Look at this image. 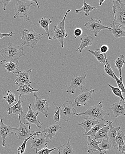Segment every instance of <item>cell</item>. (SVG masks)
Here are the masks:
<instances>
[{
    "label": "cell",
    "mask_w": 125,
    "mask_h": 154,
    "mask_svg": "<svg viewBox=\"0 0 125 154\" xmlns=\"http://www.w3.org/2000/svg\"><path fill=\"white\" fill-rule=\"evenodd\" d=\"M24 45H16L11 42L8 43L7 47L0 50V55L3 58L0 61L5 62H12L18 65L20 57L25 56L23 52Z\"/></svg>",
    "instance_id": "6da1fadb"
},
{
    "label": "cell",
    "mask_w": 125,
    "mask_h": 154,
    "mask_svg": "<svg viewBox=\"0 0 125 154\" xmlns=\"http://www.w3.org/2000/svg\"><path fill=\"white\" fill-rule=\"evenodd\" d=\"M112 10L114 18L112 23L115 26L125 27V4L123 1H113Z\"/></svg>",
    "instance_id": "7a4b0ae2"
},
{
    "label": "cell",
    "mask_w": 125,
    "mask_h": 154,
    "mask_svg": "<svg viewBox=\"0 0 125 154\" xmlns=\"http://www.w3.org/2000/svg\"><path fill=\"white\" fill-rule=\"evenodd\" d=\"M43 35V34H40L36 32L32 29L30 30L24 29L21 39L22 45H27L31 48H33L42 38Z\"/></svg>",
    "instance_id": "3957f363"
},
{
    "label": "cell",
    "mask_w": 125,
    "mask_h": 154,
    "mask_svg": "<svg viewBox=\"0 0 125 154\" xmlns=\"http://www.w3.org/2000/svg\"><path fill=\"white\" fill-rule=\"evenodd\" d=\"M103 105L101 102H99L97 105H94L90 107L86 111L83 113H76V116H86L90 118L96 119L99 120H103L104 116L108 117L110 116V114L108 112L104 111L102 109Z\"/></svg>",
    "instance_id": "277c9868"
},
{
    "label": "cell",
    "mask_w": 125,
    "mask_h": 154,
    "mask_svg": "<svg viewBox=\"0 0 125 154\" xmlns=\"http://www.w3.org/2000/svg\"><path fill=\"white\" fill-rule=\"evenodd\" d=\"M71 9H69L66 12L65 16L60 23H59L56 26L54 27V36L53 39L54 40H58L60 43L62 48L64 47V39L68 36L65 29V21L66 17L69 13L71 12Z\"/></svg>",
    "instance_id": "5b68a950"
},
{
    "label": "cell",
    "mask_w": 125,
    "mask_h": 154,
    "mask_svg": "<svg viewBox=\"0 0 125 154\" xmlns=\"http://www.w3.org/2000/svg\"><path fill=\"white\" fill-rule=\"evenodd\" d=\"M32 4V3H27L22 1L17 0L14 7V18L21 17L24 21H28L30 20L29 15L30 8Z\"/></svg>",
    "instance_id": "8992f818"
},
{
    "label": "cell",
    "mask_w": 125,
    "mask_h": 154,
    "mask_svg": "<svg viewBox=\"0 0 125 154\" xmlns=\"http://www.w3.org/2000/svg\"><path fill=\"white\" fill-rule=\"evenodd\" d=\"M19 119L20 125L18 128H13L14 130H15L14 135L18 136L19 140L20 141L25 140L29 137L35 131L31 130L30 125L29 123H22L20 115H18Z\"/></svg>",
    "instance_id": "52a82bcc"
},
{
    "label": "cell",
    "mask_w": 125,
    "mask_h": 154,
    "mask_svg": "<svg viewBox=\"0 0 125 154\" xmlns=\"http://www.w3.org/2000/svg\"><path fill=\"white\" fill-rule=\"evenodd\" d=\"M86 74L85 72L80 75H75L72 78L70 83L68 85V86L66 88V92L74 94L75 90L78 88H81V91H83L82 87L86 83Z\"/></svg>",
    "instance_id": "ba28073f"
},
{
    "label": "cell",
    "mask_w": 125,
    "mask_h": 154,
    "mask_svg": "<svg viewBox=\"0 0 125 154\" xmlns=\"http://www.w3.org/2000/svg\"><path fill=\"white\" fill-rule=\"evenodd\" d=\"M77 113L75 109L74 105L71 101L65 102L62 106H60L59 110L60 118L64 121H68L73 116Z\"/></svg>",
    "instance_id": "9c48e42d"
},
{
    "label": "cell",
    "mask_w": 125,
    "mask_h": 154,
    "mask_svg": "<svg viewBox=\"0 0 125 154\" xmlns=\"http://www.w3.org/2000/svg\"><path fill=\"white\" fill-rule=\"evenodd\" d=\"M85 27L87 28L96 37H97L98 34L103 29H111V28L106 26L102 24L101 20L98 19H94L91 18L87 23L84 25Z\"/></svg>",
    "instance_id": "30bf717a"
},
{
    "label": "cell",
    "mask_w": 125,
    "mask_h": 154,
    "mask_svg": "<svg viewBox=\"0 0 125 154\" xmlns=\"http://www.w3.org/2000/svg\"><path fill=\"white\" fill-rule=\"evenodd\" d=\"M46 133H45L44 135L43 133H41L33 136L32 139L29 140L31 144V148L35 149L36 152L43 148H47L48 141L46 138Z\"/></svg>",
    "instance_id": "8fae6325"
},
{
    "label": "cell",
    "mask_w": 125,
    "mask_h": 154,
    "mask_svg": "<svg viewBox=\"0 0 125 154\" xmlns=\"http://www.w3.org/2000/svg\"><path fill=\"white\" fill-rule=\"evenodd\" d=\"M32 93L35 97L33 109L43 114L45 118H47L48 115V110L49 109V105L47 103V100L39 97L34 92Z\"/></svg>",
    "instance_id": "7c38bea8"
},
{
    "label": "cell",
    "mask_w": 125,
    "mask_h": 154,
    "mask_svg": "<svg viewBox=\"0 0 125 154\" xmlns=\"http://www.w3.org/2000/svg\"><path fill=\"white\" fill-rule=\"evenodd\" d=\"M32 72V69H29V70H24L21 72L20 71L17 74V78L15 81V85L18 86L27 85L31 88H33L30 85L32 82L30 81V75Z\"/></svg>",
    "instance_id": "4fadbf2b"
},
{
    "label": "cell",
    "mask_w": 125,
    "mask_h": 154,
    "mask_svg": "<svg viewBox=\"0 0 125 154\" xmlns=\"http://www.w3.org/2000/svg\"><path fill=\"white\" fill-rule=\"evenodd\" d=\"M39 115L38 112H33L32 109V104H30L28 108L27 113L24 116V118L25 120L28 121V123L30 124L35 125L39 128H41L42 124L37 119V117Z\"/></svg>",
    "instance_id": "5bb4252c"
},
{
    "label": "cell",
    "mask_w": 125,
    "mask_h": 154,
    "mask_svg": "<svg viewBox=\"0 0 125 154\" xmlns=\"http://www.w3.org/2000/svg\"><path fill=\"white\" fill-rule=\"evenodd\" d=\"M102 140L99 141H97L96 140H92L90 136H87V153H92L98 151L100 154H105L107 153V152L102 150L99 147V144L101 143Z\"/></svg>",
    "instance_id": "9a60e30c"
},
{
    "label": "cell",
    "mask_w": 125,
    "mask_h": 154,
    "mask_svg": "<svg viewBox=\"0 0 125 154\" xmlns=\"http://www.w3.org/2000/svg\"><path fill=\"white\" fill-rule=\"evenodd\" d=\"M100 120L96 119L87 117L83 119L78 123V125L81 126L85 130L84 134H87L93 127L99 123Z\"/></svg>",
    "instance_id": "2e32d148"
},
{
    "label": "cell",
    "mask_w": 125,
    "mask_h": 154,
    "mask_svg": "<svg viewBox=\"0 0 125 154\" xmlns=\"http://www.w3.org/2000/svg\"><path fill=\"white\" fill-rule=\"evenodd\" d=\"M13 130L12 127L5 125L2 119H1L0 136H1L2 138V146L3 147L5 146L6 137L14 134V133L12 131Z\"/></svg>",
    "instance_id": "e0dca14e"
},
{
    "label": "cell",
    "mask_w": 125,
    "mask_h": 154,
    "mask_svg": "<svg viewBox=\"0 0 125 154\" xmlns=\"http://www.w3.org/2000/svg\"><path fill=\"white\" fill-rule=\"evenodd\" d=\"M95 92L93 89L87 92H84L80 94L75 99V102L76 103L77 107L85 106L88 100L91 98L92 93Z\"/></svg>",
    "instance_id": "ac0fdd59"
},
{
    "label": "cell",
    "mask_w": 125,
    "mask_h": 154,
    "mask_svg": "<svg viewBox=\"0 0 125 154\" xmlns=\"http://www.w3.org/2000/svg\"><path fill=\"white\" fill-rule=\"evenodd\" d=\"M109 110H111L116 118L121 116L125 115V101L120 100L119 102L114 103L112 104Z\"/></svg>",
    "instance_id": "d6986e66"
},
{
    "label": "cell",
    "mask_w": 125,
    "mask_h": 154,
    "mask_svg": "<svg viewBox=\"0 0 125 154\" xmlns=\"http://www.w3.org/2000/svg\"><path fill=\"white\" fill-rule=\"evenodd\" d=\"M20 98L21 97L19 95L18 102L17 103L7 109L8 115L11 114L20 115V116H22L24 117L26 113L23 112L22 106V101L20 100Z\"/></svg>",
    "instance_id": "ffe728a7"
},
{
    "label": "cell",
    "mask_w": 125,
    "mask_h": 154,
    "mask_svg": "<svg viewBox=\"0 0 125 154\" xmlns=\"http://www.w3.org/2000/svg\"><path fill=\"white\" fill-rule=\"evenodd\" d=\"M80 40L81 43L80 46L76 50V52L79 51L80 53H82L84 48L92 45L93 43V37L89 35H83L80 38Z\"/></svg>",
    "instance_id": "44dd1931"
},
{
    "label": "cell",
    "mask_w": 125,
    "mask_h": 154,
    "mask_svg": "<svg viewBox=\"0 0 125 154\" xmlns=\"http://www.w3.org/2000/svg\"><path fill=\"white\" fill-rule=\"evenodd\" d=\"M61 128L60 124L53 125L47 127L46 128H45L43 131H40V132L41 133H46L47 134V135L46 136V138L47 139L52 140L54 136L56 135V133Z\"/></svg>",
    "instance_id": "7402d4cb"
},
{
    "label": "cell",
    "mask_w": 125,
    "mask_h": 154,
    "mask_svg": "<svg viewBox=\"0 0 125 154\" xmlns=\"http://www.w3.org/2000/svg\"><path fill=\"white\" fill-rule=\"evenodd\" d=\"M111 29L109 30L114 36V39L124 37L125 36V27L120 26H115L112 23L110 24Z\"/></svg>",
    "instance_id": "603a6c76"
},
{
    "label": "cell",
    "mask_w": 125,
    "mask_h": 154,
    "mask_svg": "<svg viewBox=\"0 0 125 154\" xmlns=\"http://www.w3.org/2000/svg\"><path fill=\"white\" fill-rule=\"evenodd\" d=\"M109 122H110V121H107V120H104V119L100 120V121H99V123L97 125H96L95 126L93 127L87 134H84V135L87 136H90H90L94 137L95 134L99 130L102 128L108 125L109 124Z\"/></svg>",
    "instance_id": "cb8c5ba5"
},
{
    "label": "cell",
    "mask_w": 125,
    "mask_h": 154,
    "mask_svg": "<svg viewBox=\"0 0 125 154\" xmlns=\"http://www.w3.org/2000/svg\"><path fill=\"white\" fill-rule=\"evenodd\" d=\"M113 122V121H111V124H110L108 134H107V137H108V139L111 141V142L114 145V147H116V143H115V139L116 138L117 134V131L120 129V127L115 128V127L113 126L112 125Z\"/></svg>",
    "instance_id": "d4e9b609"
},
{
    "label": "cell",
    "mask_w": 125,
    "mask_h": 154,
    "mask_svg": "<svg viewBox=\"0 0 125 154\" xmlns=\"http://www.w3.org/2000/svg\"><path fill=\"white\" fill-rule=\"evenodd\" d=\"M59 154H75V152L70 144V139L66 143L58 147Z\"/></svg>",
    "instance_id": "484cf974"
},
{
    "label": "cell",
    "mask_w": 125,
    "mask_h": 154,
    "mask_svg": "<svg viewBox=\"0 0 125 154\" xmlns=\"http://www.w3.org/2000/svg\"><path fill=\"white\" fill-rule=\"evenodd\" d=\"M125 136L124 134L122 131L119 129V130L117 131V134L116 138L115 139V142L116 145V147L118 151H120L123 146L125 145Z\"/></svg>",
    "instance_id": "4316f807"
},
{
    "label": "cell",
    "mask_w": 125,
    "mask_h": 154,
    "mask_svg": "<svg viewBox=\"0 0 125 154\" xmlns=\"http://www.w3.org/2000/svg\"><path fill=\"white\" fill-rule=\"evenodd\" d=\"M52 20L49 18H45L42 17L41 19L39 21V24L43 29H44L46 33L48 36V40H51L52 38L49 34V26L50 24H52Z\"/></svg>",
    "instance_id": "83f0119b"
},
{
    "label": "cell",
    "mask_w": 125,
    "mask_h": 154,
    "mask_svg": "<svg viewBox=\"0 0 125 154\" xmlns=\"http://www.w3.org/2000/svg\"><path fill=\"white\" fill-rule=\"evenodd\" d=\"M111 123V121H110L108 125L102 128L99 130L95 134L93 140H96L99 139H108L107 134H108L109 126H110Z\"/></svg>",
    "instance_id": "f1b7e54d"
},
{
    "label": "cell",
    "mask_w": 125,
    "mask_h": 154,
    "mask_svg": "<svg viewBox=\"0 0 125 154\" xmlns=\"http://www.w3.org/2000/svg\"><path fill=\"white\" fill-rule=\"evenodd\" d=\"M39 89H35V88H31L27 85H24L21 86H19L18 89L17 90V91L20 93L19 96L21 97L22 95H28L30 93L33 92H38Z\"/></svg>",
    "instance_id": "f546056e"
},
{
    "label": "cell",
    "mask_w": 125,
    "mask_h": 154,
    "mask_svg": "<svg viewBox=\"0 0 125 154\" xmlns=\"http://www.w3.org/2000/svg\"><path fill=\"white\" fill-rule=\"evenodd\" d=\"M83 2H84V5H83V7L81 9H76L75 14H78L80 12H84L85 16L86 17H88L89 16L90 13V12L93 11L94 9H98V7H93L90 5H88V4L84 0L83 1Z\"/></svg>",
    "instance_id": "4dcf8cb0"
},
{
    "label": "cell",
    "mask_w": 125,
    "mask_h": 154,
    "mask_svg": "<svg viewBox=\"0 0 125 154\" xmlns=\"http://www.w3.org/2000/svg\"><path fill=\"white\" fill-rule=\"evenodd\" d=\"M2 64L4 65L6 71L8 72H11L13 74H17L20 71L17 68L18 65L13 62H5V63H2Z\"/></svg>",
    "instance_id": "1f68e13d"
},
{
    "label": "cell",
    "mask_w": 125,
    "mask_h": 154,
    "mask_svg": "<svg viewBox=\"0 0 125 154\" xmlns=\"http://www.w3.org/2000/svg\"><path fill=\"white\" fill-rule=\"evenodd\" d=\"M115 67L116 69L118 70L119 72V78H123L122 76V69L123 66L125 64L124 57L123 55H121L115 60Z\"/></svg>",
    "instance_id": "d6a6232c"
},
{
    "label": "cell",
    "mask_w": 125,
    "mask_h": 154,
    "mask_svg": "<svg viewBox=\"0 0 125 154\" xmlns=\"http://www.w3.org/2000/svg\"><path fill=\"white\" fill-rule=\"evenodd\" d=\"M85 48L96 58L99 63H102L104 64L106 63V59L104 57V55L99 52V49H96L95 51H93L89 49L88 47L86 48Z\"/></svg>",
    "instance_id": "836d02e7"
},
{
    "label": "cell",
    "mask_w": 125,
    "mask_h": 154,
    "mask_svg": "<svg viewBox=\"0 0 125 154\" xmlns=\"http://www.w3.org/2000/svg\"><path fill=\"white\" fill-rule=\"evenodd\" d=\"M99 145V146L100 148L106 152L111 150L114 147V145L108 139H104L102 140L101 143Z\"/></svg>",
    "instance_id": "e575fe53"
},
{
    "label": "cell",
    "mask_w": 125,
    "mask_h": 154,
    "mask_svg": "<svg viewBox=\"0 0 125 154\" xmlns=\"http://www.w3.org/2000/svg\"><path fill=\"white\" fill-rule=\"evenodd\" d=\"M3 98L8 103L9 105V108L11 107L12 103L17 101L15 94L13 93L11 90H8L7 92H6V94Z\"/></svg>",
    "instance_id": "d590c367"
},
{
    "label": "cell",
    "mask_w": 125,
    "mask_h": 154,
    "mask_svg": "<svg viewBox=\"0 0 125 154\" xmlns=\"http://www.w3.org/2000/svg\"><path fill=\"white\" fill-rule=\"evenodd\" d=\"M104 57L106 59V63L104 64V71L107 74L109 75V76H111V77L114 79V77L113 73L114 72L113 70L111 68V65L108 62L107 60V55L106 54H104Z\"/></svg>",
    "instance_id": "8d00e7d4"
},
{
    "label": "cell",
    "mask_w": 125,
    "mask_h": 154,
    "mask_svg": "<svg viewBox=\"0 0 125 154\" xmlns=\"http://www.w3.org/2000/svg\"><path fill=\"white\" fill-rule=\"evenodd\" d=\"M41 134L40 131H35L33 134L31 135L29 137L27 138V139H26V140H24V142L22 143V145L18 147L17 148V150L18 151H20L21 153L24 154V153H25V151H26V143L27 141L29 140L31 138H32L33 136H35V135H37V134Z\"/></svg>",
    "instance_id": "74e56055"
},
{
    "label": "cell",
    "mask_w": 125,
    "mask_h": 154,
    "mask_svg": "<svg viewBox=\"0 0 125 154\" xmlns=\"http://www.w3.org/2000/svg\"><path fill=\"white\" fill-rule=\"evenodd\" d=\"M108 86L109 87L111 88V90H112L113 93L115 95L116 97H118L120 98L121 100L123 101H125V98L123 97V95H122V92L120 89L118 88L114 87L111 85L110 84H108Z\"/></svg>",
    "instance_id": "f35d334b"
},
{
    "label": "cell",
    "mask_w": 125,
    "mask_h": 154,
    "mask_svg": "<svg viewBox=\"0 0 125 154\" xmlns=\"http://www.w3.org/2000/svg\"><path fill=\"white\" fill-rule=\"evenodd\" d=\"M113 75L114 77V79L115 80V81H116L118 88L121 90L122 93H125V89L124 86L123 84V78L118 79V78L117 77L116 75H115L114 72L113 73Z\"/></svg>",
    "instance_id": "ab89813d"
},
{
    "label": "cell",
    "mask_w": 125,
    "mask_h": 154,
    "mask_svg": "<svg viewBox=\"0 0 125 154\" xmlns=\"http://www.w3.org/2000/svg\"><path fill=\"white\" fill-rule=\"evenodd\" d=\"M58 147H55L52 149H48L47 148H43V149L36 151V154H50L54 150L58 149Z\"/></svg>",
    "instance_id": "60d3db41"
},
{
    "label": "cell",
    "mask_w": 125,
    "mask_h": 154,
    "mask_svg": "<svg viewBox=\"0 0 125 154\" xmlns=\"http://www.w3.org/2000/svg\"><path fill=\"white\" fill-rule=\"evenodd\" d=\"M60 107L56 106V109L57 111L55 112V114L53 116V123H55L59 122L60 120V115H59V110H60Z\"/></svg>",
    "instance_id": "b9f144b4"
},
{
    "label": "cell",
    "mask_w": 125,
    "mask_h": 154,
    "mask_svg": "<svg viewBox=\"0 0 125 154\" xmlns=\"http://www.w3.org/2000/svg\"><path fill=\"white\" fill-rule=\"evenodd\" d=\"M82 33H83V30L82 29L80 28H76L74 31V34L75 36L74 39H76L77 37L81 36Z\"/></svg>",
    "instance_id": "7bdbcfd3"
},
{
    "label": "cell",
    "mask_w": 125,
    "mask_h": 154,
    "mask_svg": "<svg viewBox=\"0 0 125 154\" xmlns=\"http://www.w3.org/2000/svg\"><path fill=\"white\" fill-rule=\"evenodd\" d=\"M99 50V51H100V53L101 54H106V53L109 50V47H108V46L107 45H102L100 47Z\"/></svg>",
    "instance_id": "ee69618b"
},
{
    "label": "cell",
    "mask_w": 125,
    "mask_h": 154,
    "mask_svg": "<svg viewBox=\"0 0 125 154\" xmlns=\"http://www.w3.org/2000/svg\"><path fill=\"white\" fill-rule=\"evenodd\" d=\"M13 35H14V33L12 32L8 33H2L0 32V40L4 37H9V36H10V37H13Z\"/></svg>",
    "instance_id": "f6af8a7d"
},
{
    "label": "cell",
    "mask_w": 125,
    "mask_h": 154,
    "mask_svg": "<svg viewBox=\"0 0 125 154\" xmlns=\"http://www.w3.org/2000/svg\"><path fill=\"white\" fill-rule=\"evenodd\" d=\"M11 2V0H10V1H2L0 2V4L2 3L3 5V7L2 8L3 10H4V11L6 10V6H7L8 4Z\"/></svg>",
    "instance_id": "bcb514c9"
},
{
    "label": "cell",
    "mask_w": 125,
    "mask_h": 154,
    "mask_svg": "<svg viewBox=\"0 0 125 154\" xmlns=\"http://www.w3.org/2000/svg\"><path fill=\"white\" fill-rule=\"evenodd\" d=\"M105 0L104 1H102V0H100V1H99V6H101V5H102V4H103V3L105 2Z\"/></svg>",
    "instance_id": "7dc6e473"
},
{
    "label": "cell",
    "mask_w": 125,
    "mask_h": 154,
    "mask_svg": "<svg viewBox=\"0 0 125 154\" xmlns=\"http://www.w3.org/2000/svg\"><path fill=\"white\" fill-rule=\"evenodd\" d=\"M16 154H23L21 153L20 152V151H18V152H17V153Z\"/></svg>",
    "instance_id": "c3c4849f"
},
{
    "label": "cell",
    "mask_w": 125,
    "mask_h": 154,
    "mask_svg": "<svg viewBox=\"0 0 125 154\" xmlns=\"http://www.w3.org/2000/svg\"><path fill=\"white\" fill-rule=\"evenodd\" d=\"M0 154H2L0 153Z\"/></svg>",
    "instance_id": "681fc988"
}]
</instances>
